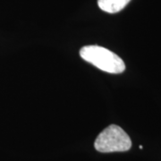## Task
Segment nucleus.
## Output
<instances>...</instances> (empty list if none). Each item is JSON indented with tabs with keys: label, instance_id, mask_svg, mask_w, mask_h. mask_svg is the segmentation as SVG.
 <instances>
[{
	"label": "nucleus",
	"instance_id": "f257e3e1",
	"mask_svg": "<svg viewBox=\"0 0 161 161\" xmlns=\"http://www.w3.org/2000/svg\"><path fill=\"white\" fill-rule=\"evenodd\" d=\"M80 56L86 62L109 74H121L125 70L123 59L103 47L97 45L83 47L80 49Z\"/></svg>",
	"mask_w": 161,
	"mask_h": 161
},
{
	"label": "nucleus",
	"instance_id": "f03ea898",
	"mask_svg": "<svg viewBox=\"0 0 161 161\" xmlns=\"http://www.w3.org/2000/svg\"><path fill=\"white\" fill-rule=\"evenodd\" d=\"M94 147L102 153L124 152L131 149L132 141L120 126L112 125L98 134L94 142Z\"/></svg>",
	"mask_w": 161,
	"mask_h": 161
},
{
	"label": "nucleus",
	"instance_id": "7ed1b4c3",
	"mask_svg": "<svg viewBox=\"0 0 161 161\" xmlns=\"http://www.w3.org/2000/svg\"><path fill=\"white\" fill-rule=\"evenodd\" d=\"M131 0H98V5L102 11L115 14L123 10Z\"/></svg>",
	"mask_w": 161,
	"mask_h": 161
}]
</instances>
